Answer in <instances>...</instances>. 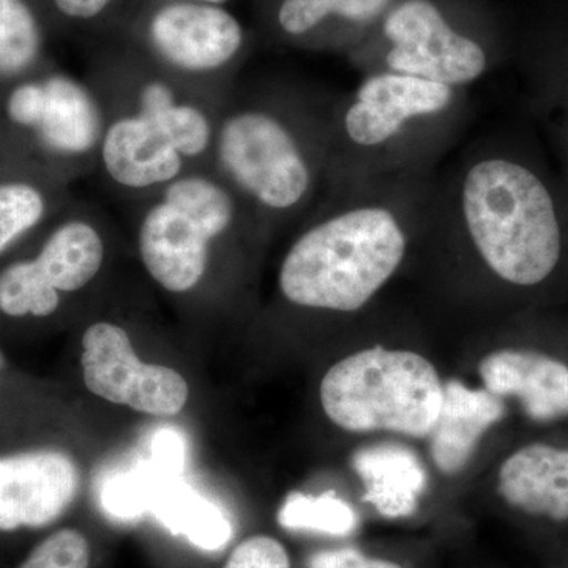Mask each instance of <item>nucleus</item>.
Listing matches in <instances>:
<instances>
[{
    "instance_id": "obj_1",
    "label": "nucleus",
    "mask_w": 568,
    "mask_h": 568,
    "mask_svg": "<svg viewBox=\"0 0 568 568\" xmlns=\"http://www.w3.org/2000/svg\"><path fill=\"white\" fill-rule=\"evenodd\" d=\"M406 250L405 227L392 209L355 205L298 235L280 267V291L302 308L354 313L386 286Z\"/></svg>"
},
{
    "instance_id": "obj_2",
    "label": "nucleus",
    "mask_w": 568,
    "mask_h": 568,
    "mask_svg": "<svg viewBox=\"0 0 568 568\" xmlns=\"http://www.w3.org/2000/svg\"><path fill=\"white\" fill-rule=\"evenodd\" d=\"M459 211L478 256L504 282L536 286L558 265L562 237L555 201L523 164L478 160L463 178Z\"/></svg>"
},
{
    "instance_id": "obj_3",
    "label": "nucleus",
    "mask_w": 568,
    "mask_h": 568,
    "mask_svg": "<svg viewBox=\"0 0 568 568\" xmlns=\"http://www.w3.org/2000/svg\"><path fill=\"white\" fill-rule=\"evenodd\" d=\"M443 390L424 355L375 346L347 355L325 373L321 405L328 420L346 432L426 437L439 418Z\"/></svg>"
},
{
    "instance_id": "obj_4",
    "label": "nucleus",
    "mask_w": 568,
    "mask_h": 568,
    "mask_svg": "<svg viewBox=\"0 0 568 568\" xmlns=\"http://www.w3.org/2000/svg\"><path fill=\"white\" fill-rule=\"evenodd\" d=\"M489 44L484 9L473 0H395L358 47L388 71L454 89L484 77Z\"/></svg>"
},
{
    "instance_id": "obj_5",
    "label": "nucleus",
    "mask_w": 568,
    "mask_h": 568,
    "mask_svg": "<svg viewBox=\"0 0 568 568\" xmlns=\"http://www.w3.org/2000/svg\"><path fill=\"white\" fill-rule=\"evenodd\" d=\"M235 216L237 203L230 186L212 175L182 174L142 212V265L168 293H190L203 282L212 246L233 227Z\"/></svg>"
},
{
    "instance_id": "obj_6",
    "label": "nucleus",
    "mask_w": 568,
    "mask_h": 568,
    "mask_svg": "<svg viewBox=\"0 0 568 568\" xmlns=\"http://www.w3.org/2000/svg\"><path fill=\"white\" fill-rule=\"evenodd\" d=\"M126 47L171 77L212 78L248 51L250 32L226 6L140 0L115 21Z\"/></svg>"
},
{
    "instance_id": "obj_7",
    "label": "nucleus",
    "mask_w": 568,
    "mask_h": 568,
    "mask_svg": "<svg viewBox=\"0 0 568 568\" xmlns=\"http://www.w3.org/2000/svg\"><path fill=\"white\" fill-rule=\"evenodd\" d=\"M213 153L227 182L268 212L293 211L313 185L312 164L297 134L260 108L231 112L216 126Z\"/></svg>"
},
{
    "instance_id": "obj_8",
    "label": "nucleus",
    "mask_w": 568,
    "mask_h": 568,
    "mask_svg": "<svg viewBox=\"0 0 568 568\" xmlns=\"http://www.w3.org/2000/svg\"><path fill=\"white\" fill-rule=\"evenodd\" d=\"M82 377L93 395L155 417H174L189 402L185 377L170 366L144 364L125 328L100 321L82 335Z\"/></svg>"
},
{
    "instance_id": "obj_9",
    "label": "nucleus",
    "mask_w": 568,
    "mask_h": 568,
    "mask_svg": "<svg viewBox=\"0 0 568 568\" xmlns=\"http://www.w3.org/2000/svg\"><path fill=\"white\" fill-rule=\"evenodd\" d=\"M6 114L13 125L36 134L48 152L65 160L99 152L108 123L92 89L67 73L20 82L7 97Z\"/></svg>"
},
{
    "instance_id": "obj_10",
    "label": "nucleus",
    "mask_w": 568,
    "mask_h": 568,
    "mask_svg": "<svg viewBox=\"0 0 568 568\" xmlns=\"http://www.w3.org/2000/svg\"><path fill=\"white\" fill-rule=\"evenodd\" d=\"M80 487V467L65 452L44 448L0 457V530L52 525Z\"/></svg>"
},
{
    "instance_id": "obj_11",
    "label": "nucleus",
    "mask_w": 568,
    "mask_h": 568,
    "mask_svg": "<svg viewBox=\"0 0 568 568\" xmlns=\"http://www.w3.org/2000/svg\"><path fill=\"white\" fill-rule=\"evenodd\" d=\"M454 102V89L437 82L381 71L362 82L345 114L347 138L361 148L394 140L414 119L440 114Z\"/></svg>"
},
{
    "instance_id": "obj_12",
    "label": "nucleus",
    "mask_w": 568,
    "mask_h": 568,
    "mask_svg": "<svg viewBox=\"0 0 568 568\" xmlns=\"http://www.w3.org/2000/svg\"><path fill=\"white\" fill-rule=\"evenodd\" d=\"M104 174L121 189L162 190L185 174L186 160L151 119L138 112L115 115L99 148Z\"/></svg>"
},
{
    "instance_id": "obj_13",
    "label": "nucleus",
    "mask_w": 568,
    "mask_h": 568,
    "mask_svg": "<svg viewBox=\"0 0 568 568\" xmlns=\"http://www.w3.org/2000/svg\"><path fill=\"white\" fill-rule=\"evenodd\" d=\"M395 0H264L268 29L287 43L347 47L364 43Z\"/></svg>"
},
{
    "instance_id": "obj_14",
    "label": "nucleus",
    "mask_w": 568,
    "mask_h": 568,
    "mask_svg": "<svg viewBox=\"0 0 568 568\" xmlns=\"http://www.w3.org/2000/svg\"><path fill=\"white\" fill-rule=\"evenodd\" d=\"M489 394L519 399L529 418L552 422L568 416V366L536 351L500 349L478 366Z\"/></svg>"
},
{
    "instance_id": "obj_15",
    "label": "nucleus",
    "mask_w": 568,
    "mask_h": 568,
    "mask_svg": "<svg viewBox=\"0 0 568 568\" xmlns=\"http://www.w3.org/2000/svg\"><path fill=\"white\" fill-rule=\"evenodd\" d=\"M497 491L525 514L568 519V448L547 444L519 448L500 466Z\"/></svg>"
},
{
    "instance_id": "obj_16",
    "label": "nucleus",
    "mask_w": 568,
    "mask_h": 568,
    "mask_svg": "<svg viewBox=\"0 0 568 568\" xmlns=\"http://www.w3.org/2000/svg\"><path fill=\"white\" fill-rule=\"evenodd\" d=\"M503 398L487 388H470L462 381L444 384L443 406L432 432V457L444 474L465 469L485 433L503 420Z\"/></svg>"
},
{
    "instance_id": "obj_17",
    "label": "nucleus",
    "mask_w": 568,
    "mask_h": 568,
    "mask_svg": "<svg viewBox=\"0 0 568 568\" xmlns=\"http://www.w3.org/2000/svg\"><path fill=\"white\" fill-rule=\"evenodd\" d=\"M353 469L364 484L365 503L383 517L398 519L416 514L428 476L410 448L398 444L361 448L354 454Z\"/></svg>"
},
{
    "instance_id": "obj_18",
    "label": "nucleus",
    "mask_w": 568,
    "mask_h": 568,
    "mask_svg": "<svg viewBox=\"0 0 568 568\" xmlns=\"http://www.w3.org/2000/svg\"><path fill=\"white\" fill-rule=\"evenodd\" d=\"M29 263L37 280L50 293H77L102 271L103 235L88 219L67 220L52 231Z\"/></svg>"
},
{
    "instance_id": "obj_19",
    "label": "nucleus",
    "mask_w": 568,
    "mask_h": 568,
    "mask_svg": "<svg viewBox=\"0 0 568 568\" xmlns=\"http://www.w3.org/2000/svg\"><path fill=\"white\" fill-rule=\"evenodd\" d=\"M149 510L174 536L185 537L207 551L222 549L233 537L226 515L182 481L155 484Z\"/></svg>"
},
{
    "instance_id": "obj_20",
    "label": "nucleus",
    "mask_w": 568,
    "mask_h": 568,
    "mask_svg": "<svg viewBox=\"0 0 568 568\" xmlns=\"http://www.w3.org/2000/svg\"><path fill=\"white\" fill-rule=\"evenodd\" d=\"M43 24L29 0H0V80L21 77L43 54Z\"/></svg>"
},
{
    "instance_id": "obj_21",
    "label": "nucleus",
    "mask_w": 568,
    "mask_h": 568,
    "mask_svg": "<svg viewBox=\"0 0 568 568\" xmlns=\"http://www.w3.org/2000/svg\"><path fill=\"white\" fill-rule=\"evenodd\" d=\"M278 523L284 529L346 537L357 529L358 515L346 500L334 493H324L321 496L291 493L280 508Z\"/></svg>"
},
{
    "instance_id": "obj_22",
    "label": "nucleus",
    "mask_w": 568,
    "mask_h": 568,
    "mask_svg": "<svg viewBox=\"0 0 568 568\" xmlns=\"http://www.w3.org/2000/svg\"><path fill=\"white\" fill-rule=\"evenodd\" d=\"M138 114L155 122L186 162L203 159L213 151L216 125L200 104L179 95L160 110L149 114H142V112Z\"/></svg>"
},
{
    "instance_id": "obj_23",
    "label": "nucleus",
    "mask_w": 568,
    "mask_h": 568,
    "mask_svg": "<svg viewBox=\"0 0 568 568\" xmlns=\"http://www.w3.org/2000/svg\"><path fill=\"white\" fill-rule=\"evenodd\" d=\"M61 297L41 286L29 260L18 261L0 272V312L10 317L54 315Z\"/></svg>"
},
{
    "instance_id": "obj_24",
    "label": "nucleus",
    "mask_w": 568,
    "mask_h": 568,
    "mask_svg": "<svg viewBox=\"0 0 568 568\" xmlns=\"http://www.w3.org/2000/svg\"><path fill=\"white\" fill-rule=\"evenodd\" d=\"M48 213V197L26 181L0 182V254L39 226Z\"/></svg>"
},
{
    "instance_id": "obj_25",
    "label": "nucleus",
    "mask_w": 568,
    "mask_h": 568,
    "mask_svg": "<svg viewBox=\"0 0 568 568\" xmlns=\"http://www.w3.org/2000/svg\"><path fill=\"white\" fill-rule=\"evenodd\" d=\"M91 547L77 529H61L40 541L18 568H89Z\"/></svg>"
},
{
    "instance_id": "obj_26",
    "label": "nucleus",
    "mask_w": 568,
    "mask_h": 568,
    "mask_svg": "<svg viewBox=\"0 0 568 568\" xmlns=\"http://www.w3.org/2000/svg\"><path fill=\"white\" fill-rule=\"evenodd\" d=\"M129 0H47L52 14L71 28H97L118 20Z\"/></svg>"
},
{
    "instance_id": "obj_27",
    "label": "nucleus",
    "mask_w": 568,
    "mask_h": 568,
    "mask_svg": "<svg viewBox=\"0 0 568 568\" xmlns=\"http://www.w3.org/2000/svg\"><path fill=\"white\" fill-rule=\"evenodd\" d=\"M223 568H291V560L282 541L253 536L234 548Z\"/></svg>"
},
{
    "instance_id": "obj_28",
    "label": "nucleus",
    "mask_w": 568,
    "mask_h": 568,
    "mask_svg": "<svg viewBox=\"0 0 568 568\" xmlns=\"http://www.w3.org/2000/svg\"><path fill=\"white\" fill-rule=\"evenodd\" d=\"M308 568H405L392 560L365 556L355 548L325 549L308 559Z\"/></svg>"
},
{
    "instance_id": "obj_29",
    "label": "nucleus",
    "mask_w": 568,
    "mask_h": 568,
    "mask_svg": "<svg viewBox=\"0 0 568 568\" xmlns=\"http://www.w3.org/2000/svg\"><path fill=\"white\" fill-rule=\"evenodd\" d=\"M148 2H173V0H148ZM192 2L215 3V6H226L231 0H192Z\"/></svg>"
},
{
    "instance_id": "obj_30",
    "label": "nucleus",
    "mask_w": 568,
    "mask_h": 568,
    "mask_svg": "<svg viewBox=\"0 0 568 568\" xmlns=\"http://www.w3.org/2000/svg\"><path fill=\"white\" fill-rule=\"evenodd\" d=\"M3 368H6V357H3V353L0 351V375H2Z\"/></svg>"
}]
</instances>
